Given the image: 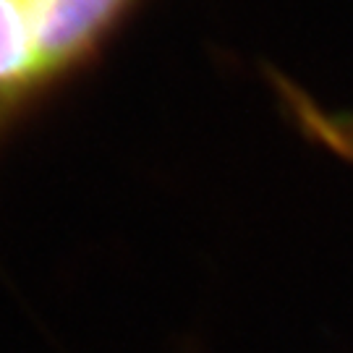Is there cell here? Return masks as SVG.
Here are the masks:
<instances>
[{
    "instance_id": "1",
    "label": "cell",
    "mask_w": 353,
    "mask_h": 353,
    "mask_svg": "<svg viewBox=\"0 0 353 353\" xmlns=\"http://www.w3.org/2000/svg\"><path fill=\"white\" fill-rule=\"evenodd\" d=\"M144 0H0V39L37 110L110 48Z\"/></svg>"
},
{
    "instance_id": "2",
    "label": "cell",
    "mask_w": 353,
    "mask_h": 353,
    "mask_svg": "<svg viewBox=\"0 0 353 353\" xmlns=\"http://www.w3.org/2000/svg\"><path fill=\"white\" fill-rule=\"evenodd\" d=\"M270 87L283 115L303 139L353 165V108H330L278 71H270Z\"/></svg>"
}]
</instances>
